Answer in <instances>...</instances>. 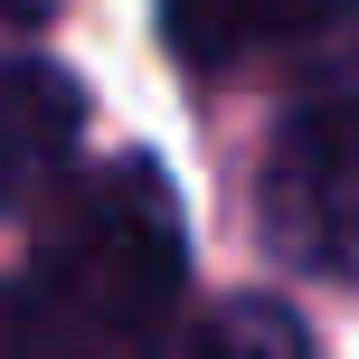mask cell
<instances>
[{
	"mask_svg": "<svg viewBox=\"0 0 359 359\" xmlns=\"http://www.w3.org/2000/svg\"><path fill=\"white\" fill-rule=\"evenodd\" d=\"M180 284H189V227H180L170 170L123 151V161L67 180L38 217V265L19 284L38 359H151L180 331Z\"/></svg>",
	"mask_w": 359,
	"mask_h": 359,
	"instance_id": "6da1fadb",
	"label": "cell"
},
{
	"mask_svg": "<svg viewBox=\"0 0 359 359\" xmlns=\"http://www.w3.org/2000/svg\"><path fill=\"white\" fill-rule=\"evenodd\" d=\"M255 227L303 274H359V86H322L284 114L255 180Z\"/></svg>",
	"mask_w": 359,
	"mask_h": 359,
	"instance_id": "7a4b0ae2",
	"label": "cell"
},
{
	"mask_svg": "<svg viewBox=\"0 0 359 359\" xmlns=\"http://www.w3.org/2000/svg\"><path fill=\"white\" fill-rule=\"evenodd\" d=\"M161 29L198 76L312 67L359 48V0H161Z\"/></svg>",
	"mask_w": 359,
	"mask_h": 359,
	"instance_id": "3957f363",
	"label": "cell"
},
{
	"mask_svg": "<svg viewBox=\"0 0 359 359\" xmlns=\"http://www.w3.org/2000/svg\"><path fill=\"white\" fill-rule=\"evenodd\" d=\"M76 133H86V86L48 57L0 48V208L38 198L57 170H67Z\"/></svg>",
	"mask_w": 359,
	"mask_h": 359,
	"instance_id": "277c9868",
	"label": "cell"
},
{
	"mask_svg": "<svg viewBox=\"0 0 359 359\" xmlns=\"http://www.w3.org/2000/svg\"><path fill=\"white\" fill-rule=\"evenodd\" d=\"M151 359H312V331L293 303H274V293H227V303H208L198 322H180Z\"/></svg>",
	"mask_w": 359,
	"mask_h": 359,
	"instance_id": "5b68a950",
	"label": "cell"
},
{
	"mask_svg": "<svg viewBox=\"0 0 359 359\" xmlns=\"http://www.w3.org/2000/svg\"><path fill=\"white\" fill-rule=\"evenodd\" d=\"M0 359H38V341H29V312H19V284H0Z\"/></svg>",
	"mask_w": 359,
	"mask_h": 359,
	"instance_id": "8992f818",
	"label": "cell"
},
{
	"mask_svg": "<svg viewBox=\"0 0 359 359\" xmlns=\"http://www.w3.org/2000/svg\"><path fill=\"white\" fill-rule=\"evenodd\" d=\"M57 0H0V19H10V29H29V19H48Z\"/></svg>",
	"mask_w": 359,
	"mask_h": 359,
	"instance_id": "52a82bcc",
	"label": "cell"
}]
</instances>
